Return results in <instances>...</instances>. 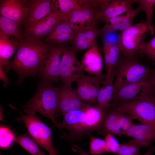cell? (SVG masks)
<instances>
[{
  "label": "cell",
  "instance_id": "43",
  "mask_svg": "<svg viewBox=\"0 0 155 155\" xmlns=\"http://www.w3.org/2000/svg\"><path fill=\"white\" fill-rule=\"evenodd\" d=\"M0 79L4 83L5 86H6L9 83V81L3 70L0 69Z\"/></svg>",
  "mask_w": 155,
  "mask_h": 155
},
{
  "label": "cell",
  "instance_id": "29",
  "mask_svg": "<svg viewBox=\"0 0 155 155\" xmlns=\"http://www.w3.org/2000/svg\"><path fill=\"white\" fill-rule=\"evenodd\" d=\"M145 13L147 21V33L151 35L154 34V30L152 26V18L155 7V0H134Z\"/></svg>",
  "mask_w": 155,
  "mask_h": 155
},
{
  "label": "cell",
  "instance_id": "27",
  "mask_svg": "<svg viewBox=\"0 0 155 155\" xmlns=\"http://www.w3.org/2000/svg\"><path fill=\"white\" fill-rule=\"evenodd\" d=\"M0 32L7 36H13L20 41L25 38L21 35L19 26L16 22L1 16L0 17Z\"/></svg>",
  "mask_w": 155,
  "mask_h": 155
},
{
  "label": "cell",
  "instance_id": "3",
  "mask_svg": "<svg viewBox=\"0 0 155 155\" xmlns=\"http://www.w3.org/2000/svg\"><path fill=\"white\" fill-rule=\"evenodd\" d=\"M153 70L137 61L135 55L119 58L116 69L113 95L127 85L150 78Z\"/></svg>",
  "mask_w": 155,
  "mask_h": 155
},
{
  "label": "cell",
  "instance_id": "2",
  "mask_svg": "<svg viewBox=\"0 0 155 155\" xmlns=\"http://www.w3.org/2000/svg\"><path fill=\"white\" fill-rule=\"evenodd\" d=\"M59 90L52 83L41 81L38 84L35 93L24 107V110L38 112L49 119L54 127L59 128L56 118L59 116Z\"/></svg>",
  "mask_w": 155,
  "mask_h": 155
},
{
  "label": "cell",
  "instance_id": "12",
  "mask_svg": "<svg viewBox=\"0 0 155 155\" xmlns=\"http://www.w3.org/2000/svg\"><path fill=\"white\" fill-rule=\"evenodd\" d=\"M105 76H90L84 74L76 82V91L81 98L86 103L96 105L97 97Z\"/></svg>",
  "mask_w": 155,
  "mask_h": 155
},
{
  "label": "cell",
  "instance_id": "5",
  "mask_svg": "<svg viewBox=\"0 0 155 155\" xmlns=\"http://www.w3.org/2000/svg\"><path fill=\"white\" fill-rule=\"evenodd\" d=\"M118 111L142 124L155 125V94L142 99L111 103Z\"/></svg>",
  "mask_w": 155,
  "mask_h": 155
},
{
  "label": "cell",
  "instance_id": "17",
  "mask_svg": "<svg viewBox=\"0 0 155 155\" xmlns=\"http://www.w3.org/2000/svg\"><path fill=\"white\" fill-rule=\"evenodd\" d=\"M134 0H112L101 11L95 14L96 20L105 22L113 17L133 9Z\"/></svg>",
  "mask_w": 155,
  "mask_h": 155
},
{
  "label": "cell",
  "instance_id": "24",
  "mask_svg": "<svg viewBox=\"0 0 155 155\" xmlns=\"http://www.w3.org/2000/svg\"><path fill=\"white\" fill-rule=\"evenodd\" d=\"M46 17L37 23L25 28L26 38L40 40L45 36L49 35L54 28L47 23Z\"/></svg>",
  "mask_w": 155,
  "mask_h": 155
},
{
  "label": "cell",
  "instance_id": "33",
  "mask_svg": "<svg viewBox=\"0 0 155 155\" xmlns=\"http://www.w3.org/2000/svg\"><path fill=\"white\" fill-rule=\"evenodd\" d=\"M136 53L139 55H145L155 65V36L145 43Z\"/></svg>",
  "mask_w": 155,
  "mask_h": 155
},
{
  "label": "cell",
  "instance_id": "20",
  "mask_svg": "<svg viewBox=\"0 0 155 155\" xmlns=\"http://www.w3.org/2000/svg\"><path fill=\"white\" fill-rule=\"evenodd\" d=\"M81 62L83 69L86 71L96 76L102 75L104 66L97 44L84 53Z\"/></svg>",
  "mask_w": 155,
  "mask_h": 155
},
{
  "label": "cell",
  "instance_id": "11",
  "mask_svg": "<svg viewBox=\"0 0 155 155\" xmlns=\"http://www.w3.org/2000/svg\"><path fill=\"white\" fill-rule=\"evenodd\" d=\"M30 8V1L0 0L1 16L15 21L19 26L25 23Z\"/></svg>",
  "mask_w": 155,
  "mask_h": 155
},
{
  "label": "cell",
  "instance_id": "7",
  "mask_svg": "<svg viewBox=\"0 0 155 155\" xmlns=\"http://www.w3.org/2000/svg\"><path fill=\"white\" fill-rule=\"evenodd\" d=\"M66 47L62 44L53 46L46 54L41 64L38 74L42 81L51 83L59 82L61 80V58Z\"/></svg>",
  "mask_w": 155,
  "mask_h": 155
},
{
  "label": "cell",
  "instance_id": "45",
  "mask_svg": "<svg viewBox=\"0 0 155 155\" xmlns=\"http://www.w3.org/2000/svg\"><path fill=\"white\" fill-rule=\"evenodd\" d=\"M151 78L152 82L155 87V68L153 69Z\"/></svg>",
  "mask_w": 155,
  "mask_h": 155
},
{
  "label": "cell",
  "instance_id": "40",
  "mask_svg": "<svg viewBox=\"0 0 155 155\" xmlns=\"http://www.w3.org/2000/svg\"><path fill=\"white\" fill-rule=\"evenodd\" d=\"M105 152L116 154L120 146L117 140L112 134L108 133L105 136Z\"/></svg>",
  "mask_w": 155,
  "mask_h": 155
},
{
  "label": "cell",
  "instance_id": "14",
  "mask_svg": "<svg viewBox=\"0 0 155 155\" xmlns=\"http://www.w3.org/2000/svg\"><path fill=\"white\" fill-rule=\"evenodd\" d=\"M98 22L96 21L83 26L77 32L71 47L76 52L89 49L97 44L96 38L98 36Z\"/></svg>",
  "mask_w": 155,
  "mask_h": 155
},
{
  "label": "cell",
  "instance_id": "8",
  "mask_svg": "<svg viewBox=\"0 0 155 155\" xmlns=\"http://www.w3.org/2000/svg\"><path fill=\"white\" fill-rule=\"evenodd\" d=\"M63 115L62 122L59 123V129H68L69 134L64 135L71 143L79 140L86 134L90 133L88 131L86 115L82 110H73Z\"/></svg>",
  "mask_w": 155,
  "mask_h": 155
},
{
  "label": "cell",
  "instance_id": "42",
  "mask_svg": "<svg viewBox=\"0 0 155 155\" xmlns=\"http://www.w3.org/2000/svg\"><path fill=\"white\" fill-rule=\"evenodd\" d=\"M72 150L73 152L78 153L80 155H90L84 151L81 147L76 145H73Z\"/></svg>",
  "mask_w": 155,
  "mask_h": 155
},
{
  "label": "cell",
  "instance_id": "38",
  "mask_svg": "<svg viewBox=\"0 0 155 155\" xmlns=\"http://www.w3.org/2000/svg\"><path fill=\"white\" fill-rule=\"evenodd\" d=\"M61 33L68 34L74 36L75 35V33L68 23L63 19L59 22L48 36H52Z\"/></svg>",
  "mask_w": 155,
  "mask_h": 155
},
{
  "label": "cell",
  "instance_id": "26",
  "mask_svg": "<svg viewBox=\"0 0 155 155\" xmlns=\"http://www.w3.org/2000/svg\"><path fill=\"white\" fill-rule=\"evenodd\" d=\"M83 110L86 115L90 133L96 131L101 123L104 116L96 106L89 105Z\"/></svg>",
  "mask_w": 155,
  "mask_h": 155
},
{
  "label": "cell",
  "instance_id": "22",
  "mask_svg": "<svg viewBox=\"0 0 155 155\" xmlns=\"http://www.w3.org/2000/svg\"><path fill=\"white\" fill-rule=\"evenodd\" d=\"M19 41L16 38L10 40L9 36L0 31V69L5 66L17 50Z\"/></svg>",
  "mask_w": 155,
  "mask_h": 155
},
{
  "label": "cell",
  "instance_id": "19",
  "mask_svg": "<svg viewBox=\"0 0 155 155\" xmlns=\"http://www.w3.org/2000/svg\"><path fill=\"white\" fill-rule=\"evenodd\" d=\"M124 135L132 137L143 147H147L155 141V125L145 123L133 124Z\"/></svg>",
  "mask_w": 155,
  "mask_h": 155
},
{
  "label": "cell",
  "instance_id": "36",
  "mask_svg": "<svg viewBox=\"0 0 155 155\" xmlns=\"http://www.w3.org/2000/svg\"><path fill=\"white\" fill-rule=\"evenodd\" d=\"M117 111L119 124L121 129L122 135H124L134 124L133 121L134 119L127 114Z\"/></svg>",
  "mask_w": 155,
  "mask_h": 155
},
{
  "label": "cell",
  "instance_id": "1",
  "mask_svg": "<svg viewBox=\"0 0 155 155\" xmlns=\"http://www.w3.org/2000/svg\"><path fill=\"white\" fill-rule=\"evenodd\" d=\"M53 46L40 40L25 38L19 41L13 59L5 66V73L10 69L15 71L18 76L17 83L20 84L26 77H35L44 57Z\"/></svg>",
  "mask_w": 155,
  "mask_h": 155
},
{
  "label": "cell",
  "instance_id": "34",
  "mask_svg": "<svg viewBox=\"0 0 155 155\" xmlns=\"http://www.w3.org/2000/svg\"><path fill=\"white\" fill-rule=\"evenodd\" d=\"M89 153L93 155L101 154L105 152V143L104 140L94 137L91 133Z\"/></svg>",
  "mask_w": 155,
  "mask_h": 155
},
{
  "label": "cell",
  "instance_id": "23",
  "mask_svg": "<svg viewBox=\"0 0 155 155\" xmlns=\"http://www.w3.org/2000/svg\"><path fill=\"white\" fill-rule=\"evenodd\" d=\"M102 84L98 95L95 106L104 116L111 104L114 93V83Z\"/></svg>",
  "mask_w": 155,
  "mask_h": 155
},
{
  "label": "cell",
  "instance_id": "41",
  "mask_svg": "<svg viewBox=\"0 0 155 155\" xmlns=\"http://www.w3.org/2000/svg\"><path fill=\"white\" fill-rule=\"evenodd\" d=\"M63 14L59 11L51 12L46 17V21L50 26L55 27L63 19Z\"/></svg>",
  "mask_w": 155,
  "mask_h": 155
},
{
  "label": "cell",
  "instance_id": "15",
  "mask_svg": "<svg viewBox=\"0 0 155 155\" xmlns=\"http://www.w3.org/2000/svg\"><path fill=\"white\" fill-rule=\"evenodd\" d=\"M82 7L63 14V19L68 23L75 34L82 27L97 21L94 12L87 8Z\"/></svg>",
  "mask_w": 155,
  "mask_h": 155
},
{
  "label": "cell",
  "instance_id": "35",
  "mask_svg": "<svg viewBox=\"0 0 155 155\" xmlns=\"http://www.w3.org/2000/svg\"><path fill=\"white\" fill-rule=\"evenodd\" d=\"M0 147L6 149L9 147L14 141L15 136L8 128L3 126L0 127Z\"/></svg>",
  "mask_w": 155,
  "mask_h": 155
},
{
  "label": "cell",
  "instance_id": "31",
  "mask_svg": "<svg viewBox=\"0 0 155 155\" xmlns=\"http://www.w3.org/2000/svg\"><path fill=\"white\" fill-rule=\"evenodd\" d=\"M142 146L134 139L120 144L116 153L117 155H138L139 151Z\"/></svg>",
  "mask_w": 155,
  "mask_h": 155
},
{
  "label": "cell",
  "instance_id": "4",
  "mask_svg": "<svg viewBox=\"0 0 155 155\" xmlns=\"http://www.w3.org/2000/svg\"><path fill=\"white\" fill-rule=\"evenodd\" d=\"M20 113L21 116L17 119L24 122L25 127L30 136L38 145L46 150L49 155H58L56 149L53 146L52 136V130L51 128L43 123L36 115L34 111L24 109L27 114L24 115L15 107Z\"/></svg>",
  "mask_w": 155,
  "mask_h": 155
},
{
  "label": "cell",
  "instance_id": "9",
  "mask_svg": "<svg viewBox=\"0 0 155 155\" xmlns=\"http://www.w3.org/2000/svg\"><path fill=\"white\" fill-rule=\"evenodd\" d=\"M151 76L121 89L113 95L111 103L142 99L155 94V87Z\"/></svg>",
  "mask_w": 155,
  "mask_h": 155
},
{
  "label": "cell",
  "instance_id": "10",
  "mask_svg": "<svg viewBox=\"0 0 155 155\" xmlns=\"http://www.w3.org/2000/svg\"><path fill=\"white\" fill-rule=\"evenodd\" d=\"M76 52L72 48L66 47L62 54L60 67L61 80L64 84L71 86L84 74V69L77 59Z\"/></svg>",
  "mask_w": 155,
  "mask_h": 155
},
{
  "label": "cell",
  "instance_id": "6",
  "mask_svg": "<svg viewBox=\"0 0 155 155\" xmlns=\"http://www.w3.org/2000/svg\"><path fill=\"white\" fill-rule=\"evenodd\" d=\"M146 33V24L144 22L132 25L120 32L119 46L124 56L135 55L145 43Z\"/></svg>",
  "mask_w": 155,
  "mask_h": 155
},
{
  "label": "cell",
  "instance_id": "39",
  "mask_svg": "<svg viewBox=\"0 0 155 155\" xmlns=\"http://www.w3.org/2000/svg\"><path fill=\"white\" fill-rule=\"evenodd\" d=\"M74 36L67 33L58 34L52 36H47L46 40L50 44H62L67 42H72Z\"/></svg>",
  "mask_w": 155,
  "mask_h": 155
},
{
  "label": "cell",
  "instance_id": "28",
  "mask_svg": "<svg viewBox=\"0 0 155 155\" xmlns=\"http://www.w3.org/2000/svg\"><path fill=\"white\" fill-rule=\"evenodd\" d=\"M14 141L32 155H46L35 142L29 136L28 132L21 135L15 136Z\"/></svg>",
  "mask_w": 155,
  "mask_h": 155
},
{
  "label": "cell",
  "instance_id": "18",
  "mask_svg": "<svg viewBox=\"0 0 155 155\" xmlns=\"http://www.w3.org/2000/svg\"><path fill=\"white\" fill-rule=\"evenodd\" d=\"M52 0L30 1V8L24 27L26 28L39 22L52 12Z\"/></svg>",
  "mask_w": 155,
  "mask_h": 155
},
{
  "label": "cell",
  "instance_id": "13",
  "mask_svg": "<svg viewBox=\"0 0 155 155\" xmlns=\"http://www.w3.org/2000/svg\"><path fill=\"white\" fill-rule=\"evenodd\" d=\"M58 89L59 116L72 111L82 110L91 105L83 100L71 86L63 84Z\"/></svg>",
  "mask_w": 155,
  "mask_h": 155
},
{
  "label": "cell",
  "instance_id": "44",
  "mask_svg": "<svg viewBox=\"0 0 155 155\" xmlns=\"http://www.w3.org/2000/svg\"><path fill=\"white\" fill-rule=\"evenodd\" d=\"M155 151V146L151 147L149 148L146 153L143 155H152V153Z\"/></svg>",
  "mask_w": 155,
  "mask_h": 155
},
{
  "label": "cell",
  "instance_id": "16",
  "mask_svg": "<svg viewBox=\"0 0 155 155\" xmlns=\"http://www.w3.org/2000/svg\"><path fill=\"white\" fill-rule=\"evenodd\" d=\"M143 11L140 6L135 9L126 12L124 15H120L111 18L105 22L104 26L98 29V35H101L103 32L108 31L120 32L132 25L133 20L136 15Z\"/></svg>",
  "mask_w": 155,
  "mask_h": 155
},
{
  "label": "cell",
  "instance_id": "37",
  "mask_svg": "<svg viewBox=\"0 0 155 155\" xmlns=\"http://www.w3.org/2000/svg\"><path fill=\"white\" fill-rule=\"evenodd\" d=\"M117 31H108L103 33L102 36L103 45H119L120 41V33Z\"/></svg>",
  "mask_w": 155,
  "mask_h": 155
},
{
  "label": "cell",
  "instance_id": "30",
  "mask_svg": "<svg viewBox=\"0 0 155 155\" xmlns=\"http://www.w3.org/2000/svg\"><path fill=\"white\" fill-rule=\"evenodd\" d=\"M82 8L77 0H52V11L57 10L64 14Z\"/></svg>",
  "mask_w": 155,
  "mask_h": 155
},
{
  "label": "cell",
  "instance_id": "21",
  "mask_svg": "<svg viewBox=\"0 0 155 155\" xmlns=\"http://www.w3.org/2000/svg\"><path fill=\"white\" fill-rule=\"evenodd\" d=\"M96 131L99 133L105 136L108 133L119 137L122 135L118 123V111L113 104H111L107 109Z\"/></svg>",
  "mask_w": 155,
  "mask_h": 155
},
{
  "label": "cell",
  "instance_id": "25",
  "mask_svg": "<svg viewBox=\"0 0 155 155\" xmlns=\"http://www.w3.org/2000/svg\"><path fill=\"white\" fill-rule=\"evenodd\" d=\"M109 46V67L103 82L104 84H113L114 77L116 75V69L119 58L121 52L119 45H113Z\"/></svg>",
  "mask_w": 155,
  "mask_h": 155
},
{
  "label": "cell",
  "instance_id": "32",
  "mask_svg": "<svg viewBox=\"0 0 155 155\" xmlns=\"http://www.w3.org/2000/svg\"><path fill=\"white\" fill-rule=\"evenodd\" d=\"M80 6L90 9L96 13L102 10L110 0H78Z\"/></svg>",
  "mask_w": 155,
  "mask_h": 155
}]
</instances>
